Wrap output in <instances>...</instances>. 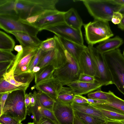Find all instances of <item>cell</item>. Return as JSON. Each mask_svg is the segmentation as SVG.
Listing matches in <instances>:
<instances>
[{
    "mask_svg": "<svg viewBox=\"0 0 124 124\" xmlns=\"http://www.w3.org/2000/svg\"><path fill=\"white\" fill-rule=\"evenodd\" d=\"M58 0H0V15L25 20L47 10L57 9Z\"/></svg>",
    "mask_w": 124,
    "mask_h": 124,
    "instance_id": "6da1fadb",
    "label": "cell"
},
{
    "mask_svg": "<svg viewBox=\"0 0 124 124\" xmlns=\"http://www.w3.org/2000/svg\"><path fill=\"white\" fill-rule=\"evenodd\" d=\"M113 84L124 95V57L118 48L103 54Z\"/></svg>",
    "mask_w": 124,
    "mask_h": 124,
    "instance_id": "7a4b0ae2",
    "label": "cell"
},
{
    "mask_svg": "<svg viewBox=\"0 0 124 124\" xmlns=\"http://www.w3.org/2000/svg\"><path fill=\"white\" fill-rule=\"evenodd\" d=\"M26 90H19L10 93L1 115H8L20 122L24 120L28 113L25 103Z\"/></svg>",
    "mask_w": 124,
    "mask_h": 124,
    "instance_id": "3957f363",
    "label": "cell"
},
{
    "mask_svg": "<svg viewBox=\"0 0 124 124\" xmlns=\"http://www.w3.org/2000/svg\"><path fill=\"white\" fill-rule=\"evenodd\" d=\"M90 15L94 19L108 22L111 21L113 13L119 11L121 6L110 0H81Z\"/></svg>",
    "mask_w": 124,
    "mask_h": 124,
    "instance_id": "277c9868",
    "label": "cell"
},
{
    "mask_svg": "<svg viewBox=\"0 0 124 124\" xmlns=\"http://www.w3.org/2000/svg\"><path fill=\"white\" fill-rule=\"evenodd\" d=\"M83 26L85 39L88 45L101 42L114 35L108 22L94 19Z\"/></svg>",
    "mask_w": 124,
    "mask_h": 124,
    "instance_id": "5b68a950",
    "label": "cell"
},
{
    "mask_svg": "<svg viewBox=\"0 0 124 124\" xmlns=\"http://www.w3.org/2000/svg\"><path fill=\"white\" fill-rule=\"evenodd\" d=\"M81 73L78 63L69 53L66 63L55 69L53 77L58 80L63 86L78 80Z\"/></svg>",
    "mask_w": 124,
    "mask_h": 124,
    "instance_id": "8992f818",
    "label": "cell"
},
{
    "mask_svg": "<svg viewBox=\"0 0 124 124\" xmlns=\"http://www.w3.org/2000/svg\"><path fill=\"white\" fill-rule=\"evenodd\" d=\"M0 28L9 33L12 31L21 32L34 36H37L40 31L18 18L6 15H0Z\"/></svg>",
    "mask_w": 124,
    "mask_h": 124,
    "instance_id": "52a82bcc",
    "label": "cell"
},
{
    "mask_svg": "<svg viewBox=\"0 0 124 124\" xmlns=\"http://www.w3.org/2000/svg\"><path fill=\"white\" fill-rule=\"evenodd\" d=\"M88 48L97 69L98 77L96 81L107 86L113 84L109 70L105 61L103 54L99 52L93 45H88Z\"/></svg>",
    "mask_w": 124,
    "mask_h": 124,
    "instance_id": "ba28073f",
    "label": "cell"
},
{
    "mask_svg": "<svg viewBox=\"0 0 124 124\" xmlns=\"http://www.w3.org/2000/svg\"><path fill=\"white\" fill-rule=\"evenodd\" d=\"M43 30L51 32L58 37L84 45L81 30L74 29L65 22L47 27Z\"/></svg>",
    "mask_w": 124,
    "mask_h": 124,
    "instance_id": "9c48e42d",
    "label": "cell"
},
{
    "mask_svg": "<svg viewBox=\"0 0 124 124\" xmlns=\"http://www.w3.org/2000/svg\"><path fill=\"white\" fill-rule=\"evenodd\" d=\"M65 12L57 9L46 10L36 15L37 20L32 25L40 31L47 27L64 22Z\"/></svg>",
    "mask_w": 124,
    "mask_h": 124,
    "instance_id": "30bf717a",
    "label": "cell"
},
{
    "mask_svg": "<svg viewBox=\"0 0 124 124\" xmlns=\"http://www.w3.org/2000/svg\"><path fill=\"white\" fill-rule=\"evenodd\" d=\"M53 111L60 124H73L74 110L71 104L64 103L56 100Z\"/></svg>",
    "mask_w": 124,
    "mask_h": 124,
    "instance_id": "8fae6325",
    "label": "cell"
},
{
    "mask_svg": "<svg viewBox=\"0 0 124 124\" xmlns=\"http://www.w3.org/2000/svg\"><path fill=\"white\" fill-rule=\"evenodd\" d=\"M39 48L32 47H23V51L18 53L16 55L15 59L8 70H13L14 75H16L22 67L29 65L33 58L37 53Z\"/></svg>",
    "mask_w": 124,
    "mask_h": 124,
    "instance_id": "7c38bea8",
    "label": "cell"
},
{
    "mask_svg": "<svg viewBox=\"0 0 124 124\" xmlns=\"http://www.w3.org/2000/svg\"><path fill=\"white\" fill-rule=\"evenodd\" d=\"M63 86L58 80L53 77L34 85L37 90L47 94L55 101L59 92Z\"/></svg>",
    "mask_w": 124,
    "mask_h": 124,
    "instance_id": "4fadbf2b",
    "label": "cell"
},
{
    "mask_svg": "<svg viewBox=\"0 0 124 124\" xmlns=\"http://www.w3.org/2000/svg\"><path fill=\"white\" fill-rule=\"evenodd\" d=\"M78 63L81 73L93 76L95 79L97 78L96 67L89 52L88 47L82 53Z\"/></svg>",
    "mask_w": 124,
    "mask_h": 124,
    "instance_id": "5bb4252c",
    "label": "cell"
},
{
    "mask_svg": "<svg viewBox=\"0 0 124 124\" xmlns=\"http://www.w3.org/2000/svg\"><path fill=\"white\" fill-rule=\"evenodd\" d=\"M67 86L73 90L76 95H82L100 89L103 85L96 81L89 83L76 81L68 84Z\"/></svg>",
    "mask_w": 124,
    "mask_h": 124,
    "instance_id": "9a60e30c",
    "label": "cell"
},
{
    "mask_svg": "<svg viewBox=\"0 0 124 124\" xmlns=\"http://www.w3.org/2000/svg\"><path fill=\"white\" fill-rule=\"evenodd\" d=\"M35 99V106L32 107H29L28 108V115H30L31 114L34 116L33 122L37 121L40 117H43L50 119L55 124H60L53 112L42 106L36 99Z\"/></svg>",
    "mask_w": 124,
    "mask_h": 124,
    "instance_id": "2e32d148",
    "label": "cell"
},
{
    "mask_svg": "<svg viewBox=\"0 0 124 124\" xmlns=\"http://www.w3.org/2000/svg\"><path fill=\"white\" fill-rule=\"evenodd\" d=\"M98 109L107 120L120 121L124 119V112L105 104H90Z\"/></svg>",
    "mask_w": 124,
    "mask_h": 124,
    "instance_id": "e0dca14e",
    "label": "cell"
},
{
    "mask_svg": "<svg viewBox=\"0 0 124 124\" xmlns=\"http://www.w3.org/2000/svg\"><path fill=\"white\" fill-rule=\"evenodd\" d=\"M9 33L15 37L23 48L26 47L39 48L42 42L37 36L31 35L25 32L12 31Z\"/></svg>",
    "mask_w": 124,
    "mask_h": 124,
    "instance_id": "ac0fdd59",
    "label": "cell"
},
{
    "mask_svg": "<svg viewBox=\"0 0 124 124\" xmlns=\"http://www.w3.org/2000/svg\"><path fill=\"white\" fill-rule=\"evenodd\" d=\"M58 38L65 49L78 63L82 53L87 48V46L61 38Z\"/></svg>",
    "mask_w": 124,
    "mask_h": 124,
    "instance_id": "d6986e66",
    "label": "cell"
},
{
    "mask_svg": "<svg viewBox=\"0 0 124 124\" xmlns=\"http://www.w3.org/2000/svg\"><path fill=\"white\" fill-rule=\"evenodd\" d=\"M123 43V39L116 36L100 43L96 48L99 52L103 54L118 48Z\"/></svg>",
    "mask_w": 124,
    "mask_h": 124,
    "instance_id": "ffe728a7",
    "label": "cell"
},
{
    "mask_svg": "<svg viewBox=\"0 0 124 124\" xmlns=\"http://www.w3.org/2000/svg\"><path fill=\"white\" fill-rule=\"evenodd\" d=\"M64 22L71 27L78 30H81L84 24L77 10L71 8L65 12Z\"/></svg>",
    "mask_w": 124,
    "mask_h": 124,
    "instance_id": "44dd1931",
    "label": "cell"
},
{
    "mask_svg": "<svg viewBox=\"0 0 124 124\" xmlns=\"http://www.w3.org/2000/svg\"><path fill=\"white\" fill-rule=\"evenodd\" d=\"M71 104L74 110L95 116L107 120L102 113L98 109L94 107L89 103L78 104L73 102Z\"/></svg>",
    "mask_w": 124,
    "mask_h": 124,
    "instance_id": "7402d4cb",
    "label": "cell"
},
{
    "mask_svg": "<svg viewBox=\"0 0 124 124\" xmlns=\"http://www.w3.org/2000/svg\"><path fill=\"white\" fill-rule=\"evenodd\" d=\"M52 64L44 66L38 72L34 73L35 84L50 78L53 77V74L55 69Z\"/></svg>",
    "mask_w": 124,
    "mask_h": 124,
    "instance_id": "603a6c76",
    "label": "cell"
},
{
    "mask_svg": "<svg viewBox=\"0 0 124 124\" xmlns=\"http://www.w3.org/2000/svg\"><path fill=\"white\" fill-rule=\"evenodd\" d=\"M33 94L35 99L41 106L53 111V107L55 101L47 94L40 91L37 93L35 91Z\"/></svg>",
    "mask_w": 124,
    "mask_h": 124,
    "instance_id": "cb8c5ba5",
    "label": "cell"
},
{
    "mask_svg": "<svg viewBox=\"0 0 124 124\" xmlns=\"http://www.w3.org/2000/svg\"><path fill=\"white\" fill-rule=\"evenodd\" d=\"M76 95L70 87L63 86L58 93L56 100L64 103L71 104Z\"/></svg>",
    "mask_w": 124,
    "mask_h": 124,
    "instance_id": "d4e9b609",
    "label": "cell"
},
{
    "mask_svg": "<svg viewBox=\"0 0 124 124\" xmlns=\"http://www.w3.org/2000/svg\"><path fill=\"white\" fill-rule=\"evenodd\" d=\"M74 110V115L84 124H105L107 121L95 116Z\"/></svg>",
    "mask_w": 124,
    "mask_h": 124,
    "instance_id": "484cf974",
    "label": "cell"
},
{
    "mask_svg": "<svg viewBox=\"0 0 124 124\" xmlns=\"http://www.w3.org/2000/svg\"><path fill=\"white\" fill-rule=\"evenodd\" d=\"M15 45V41L10 36L0 31V50L12 51L13 50Z\"/></svg>",
    "mask_w": 124,
    "mask_h": 124,
    "instance_id": "4316f807",
    "label": "cell"
},
{
    "mask_svg": "<svg viewBox=\"0 0 124 124\" xmlns=\"http://www.w3.org/2000/svg\"><path fill=\"white\" fill-rule=\"evenodd\" d=\"M29 85L16 86L10 83L2 77L0 79V94L7 93H10L19 90H26Z\"/></svg>",
    "mask_w": 124,
    "mask_h": 124,
    "instance_id": "83f0119b",
    "label": "cell"
},
{
    "mask_svg": "<svg viewBox=\"0 0 124 124\" xmlns=\"http://www.w3.org/2000/svg\"><path fill=\"white\" fill-rule=\"evenodd\" d=\"M114 94L110 91L108 92H105L100 89L88 93L87 96L88 98L107 101L111 98Z\"/></svg>",
    "mask_w": 124,
    "mask_h": 124,
    "instance_id": "f1b7e54d",
    "label": "cell"
},
{
    "mask_svg": "<svg viewBox=\"0 0 124 124\" xmlns=\"http://www.w3.org/2000/svg\"><path fill=\"white\" fill-rule=\"evenodd\" d=\"M56 45V39L54 35L53 37L48 38L42 41L39 48L43 52H45L54 49Z\"/></svg>",
    "mask_w": 124,
    "mask_h": 124,
    "instance_id": "f546056e",
    "label": "cell"
},
{
    "mask_svg": "<svg viewBox=\"0 0 124 124\" xmlns=\"http://www.w3.org/2000/svg\"><path fill=\"white\" fill-rule=\"evenodd\" d=\"M105 104L124 112V100L116 96L114 93L111 98Z\"/></svg>",
    "mask_w": 124,
    "mask_h": 124,
    "instance_id": "4dcf8cb0",
    "label": "cell"
},
{
    "mask_svg": "<svg viewBox=\"0 0 124 124\" xmlns=\"http://www.w3.org/2000/svg\"><path fill=\"white\" fill-rule=\"evenodd\" d=\"M14 77L17 81L23 84L29 85L34 77V73L32 72H25L14 75Z\"/></svg>",
    "mask_w": 124,
    "mask_h": 124,
    "instance_id": "1f68e13d",
    "label": "cell"
},
{
    "mask_svg": "<svg viewBox=\"0 0 124 124\" xmlns=\"http://www.w3.org/2000/svg\"><path fill=\"white\" fill-rule=\"evenodd\" d=\"M14 73V71L13 70H10L8 71L4 74L3 75V77L6 80L10 83L16 86L28 85L22 83L17 81L15 78Z\"/></svg>",
    "mask_w": 124,
    "mask_h": 124,
    "instance_id": "d6a6232c",
    "label": "cell"
},
{
    "mask_svg": "<svg viewBox=\"0 0 124 124\" xmlns=\"http://www.w3.org/2000/svg\"><path fill=\"white\" fill-rule=\"evenodd\" d=\"M16 57L11 51L0 50V62L13 61Z\"/></svg>",
    "mask_w": 124,
    "mask_h": 124,
    "instance_id": "836d02e7",
    "label": "cell"
},
{
    "mask_svg": "<svg viewBox=\"0 0 124 124\" xmlns=\"http://www.w3.org/2000/svg\"><path fill=\"white\" fill-rule=\"evenodd\" d=\"M21 123L5 114L0 116V124H19Z\"/></svg>",
    "mask_w": 124,
    "mask_h": 124,
    "instance_id": "e575fe53",
    "label": "cell"
},
{
    "mask_svg": "<svg viewBox=\"0 0 124 124\" xmlns=\"http://www.w3.org/2000/svg\"><path fill=\"white\" fill-rule=\"evenodd\" d=\"M43 52L39 48L37 53L33 57L30 63L29 70L31 72H32L34 67L37 66Z\"/></svg>",
    "mask_w": 124,
    "mask_h": 124,
    "instance_id": "d590c367",
    "label": "cell"
},
{
    "mask_svg": "<svg viewBox=\"0 0 124 124\" xmlns=\"http://www.w3.org/2000/svg\"><path fill=\"white\" fill-rule=\"evenodd\" d=\"M80 81L89 83H93L95 82V77L86 74L81 73L78 80Z\"/></svg>",
    "mask_w": 124,
    "mask_h": 124,
    "instance_id": "8d00e7d4",
    "label": "cell"
},
{
    "mask_svg": "<svg viewBox=\"0 0 124 124\" xmlns=\"http://www.w3.org/2000/svg\"><path fill=\"white\" fill-rule=\"evenodd\" d=\"M13 61L0 62V78L3 77V75L7 72Z\"/></svg>",
    "mask_w": 124,
    "mask_h": 124,
    "instance_id": "74e56055",
    "label": "cell"
},
{
    "mask_svg": "<svg viewBox=\"0 0 124 124\" xmlns=\"http://www.w3.org/2000/svg\"><path fill=\"white\" fill-rule=\"evenodd\" d=\"M123 17L122 14L119 11L114 12L111 19L112 22L114 24H119L121 22Z\"/></svg>",
    "mask_w": 124,
    "mask_h": 124,
    "instance_id": "f35d334b",
    "label": "cell"
},
{
    "mask_svg": "<svg viewBox=\"0 0 124 124\" xmlns=\"http://www.w3.org/2000/svg\"><path fill=\"white\" fill-rule=\"evenodd\" d=\"M78 104H86L89 103L86 100V98L82 95H76L73 102Z\"/></svg>",
    "mask_w": 124,
    "mask_h": 124,
    "instance_id": "ab89813d",
    "label": "cell"
},
{
    "mask_svg": "<svg viewBox=\"0 0 124 124\" xmlns=\"http://www.w3.org/2000/svg\"><path fill=\"white\" fill-rule=\"evenodd\" d=\"M33 122L35 124H55L50 119L43 117H40Z\"/></svg>",
    "mask_w": 124,
    "mask_h": 124,
    "instance_id": "60d3db41",
    "label": "cell"
},
{
    "mask_svg": "<svg viewBox=\"0 0 124 124\" xmlns=\"http://www.w3.org/2000/svg\"><path fill=\"white\" fill-rule=\"evenodd\" d=\"M10 93H7L0 94V103L1 108L2 111L6 101Z\"/></svg>",
    "mask_w": 124,
    "mask_h": 124,
    "instance_id": "b9f144b4",
    "label": "cell"
},
{
    "mask_svg": "<svg viewBox=\"0 0 124 124\" xmlns=\"http://www.w3.org/2000/svg\"><path fill=\"white\" fill-rule=\"evenodd\" d=\"M86 100L90 104H105L107 102V101H105L88 98H86Z\"/></svg>",
    "mask_w": 124,
    "mask_h": 124,
    "instance_id": "7bdbcfd3",
    "label": "cell"
},
{
    "mask_svg": "<svg viewBox=\"0 0 124 124\" xmlns=\"http://www.w3.org/2000/svg\"><path fill=\"white\" fill-rule=\"evenodd\" d=\"M25 103L26 108H28L30 104V94L26 93L25 96Z\"/></svg>",
    "mask_w": 124,
    "mask_h": 124,
    "instance_id": "ee69618b",
    "label": "cell"
},
{
    "mask_svg": "<svg viewBox=\"0 0 124 124\" xmlns=\"http://www.w3.org/2000/svg\"><path fill=\"white\" fill-rule=\"evenodd\" d=\"M30 104L29 107L34 106L35 104L36 99L35 96L33 94L30 93Z\"/></svg>",
    "mask_w": 124,
    "mask_h": 124,
    "instance_id": "f6af8a7d",
    "label": "cell"
},
{
    "mask_svg": "<svg viewBox=\"0 0 124 124\" xmlns=\"http://www.w3.org/2000/svg\"><path fill=\"white\" fill-rule=\"evenodd\" d=\"M113 3L122 6H124V0H110Z\"/></svg>",
    "mask_w": 124,
    "mask_h": 124,
    "instance_id": "bcb514c9",
    "label": "cell"
},
{
    "mask_svg": "<svg viewBox=\"0 0 124 124\" xmlns=\"http://www.w3.org/2000/svg\"><path fill=\"white\" fill-rule=\"evenodd\" d=\"M14 49L18 53H20L23 51V48L21 45H17L15 46Z\"/></svg>",
    "mask_w": 124,
    "mask_h": 124,
    "instance_id": "7dc6e473",
    "label": "cell"
},
{
    "mask_svg": "<svg viewBox=\"0 0 124 124\" xmlns=\"http://www.w3.org/2000/svg\"><path fill=\"white\" fill-rule=\"evenodd\" d=\"M105 124H123L119 121L108 120Z\"/></svg>",
    "mask_w": 124,
    "mask_h": 124,
    "instance_id": "c3c4849f",
    "label": "cell"
},
{
    "mask_svg": "<svg viewBox=\"0 0 124 124\" xmlns=\"http://www.w3.org/2000/svg\"><path fill=\"white\" fill-rule=\"evenodd\" d=\"M74 115L73 124H84L77 116Z\"/></svg>",
    "mask_w": 124,
    "mask_h": 124,
    "instance_id": "681fc988",
    "label": "cell"
},
{
    "mask_svg": "<svg viewBox=\"0 0 124 124\" xmlns=\"http://www.w3.org/2000/svg\"><path fill=\"white\" fill-rule=\"evenodd\" d=\"M118 28L121 30H124V16H123L120 23L118 24Z\"/></svg>",
    "mask_w": 124,
    "mask_h": 124,
    "instance_id": "f907efd6",
    "label": "cell"
},
{
    "mask_svg": "<svg viewBox=\"0 0 124 124\" xmlns=\"http://www.w3.org/2000/svg\"><path fill=\"white\" fill-rule=\"evenodd\" d=\"M40 68L39 66H37L34 67L32 70V72L34 73L38 72L40 70Z\"/></svg>",
    "mask_w": 124,
    "mask_h": 124,
    "instance_id": "816d5d0a",
    "label": "cell"
},
{
    "mask_svg": "<svg viewBox=\"0 0 124 124\" xmlns=\"http://www.w3.org/2000/svg\"><path fill=\"white\" fill-rule=\"evenodd\" d=\"M119 11L122 14L123 16H124V6L121 7Z\"/></svg>",
    "mask_w": 124,
    "mask_h": 124,
    "instance_id": "f5cc1de1",
    "label": "cell"
},
{
    "mask_svg": "<svg viewBox=\"0 0 124 124\" xmlns=\"http://www.w3.org/2000/svg\"><path fill=\"white\" fill-rule=\"evenodd\" d=\"M119 121H120L123 124H124V119Z\"/></svg>",
    "mask_w": 124,
    "mask_h": 124,
    "instance_id": "db71d44e",
    "label": "cell"
},
{
    "mask_svg": "<svg viewBox=\"0 0 124 124\" xmlns=\"http://www.w3.org/2000/svg\"><path fill=\"white\" fill-rule=\"evenodd\" d=\"M21 124H23L22 123H21ZM35 124L33 122H29L27 124Z\"/></svg>",
    "mask_w": 124,
    "mask_h": 124,
    "instance_id": "11a10c76",
    "label": "cell"
},
{
    "mask_svg": "<svg viewBox=\"0 0 124 124\" xmlns=\"http://www.w3.org/2000/svg\"><path fill=\"white\" fill-rule=\"evenodd\" d=\"M31 118H32L33 119H34V116L32 115L31 116Z\"/></svg>",
    "mask_w": 124,
    "mask_h": 124,
    "instance_id": "9f6ffc18",
    "label": "cell"
},
{
    "mask_svg": "<svg viewBox=\"0 0 124 124\" xmlns=\"http://www.w3.org/2000/svg\"><path fill=\"white\" fill-rule=\"evenodd\" d=\"M124 57V52H123V54Z\"/></svg>",
    "mask_w": 124,
    "mask_h": 124,
    "instance_id": "6f0895ef",
    "label": "cell"
},
{
    "mask_svg": "<svg viewBox=\"0 0 124 124\" xmlns=\"http://www.w3.org/2000/svg\"><path fill=\"white\" fill-rule=\"evenodd\" d=\"M21 124V123H20V124Z\"/></svg>",
    "mask_w": 124,
    "mask_h": 124,
    "instance_id": "680465c9",
    "label": "cell"
},
{
    "mask_svg": "<svg viewBox=\"0 0 124 124\" xmlns=\"http://www.w3.org/2000/svg\"></svg>",
    "mask_w": 124,
    "mask_h": 124,
    "instance_id": "91938a15",
    "label": "cell"
}]
</instances>
